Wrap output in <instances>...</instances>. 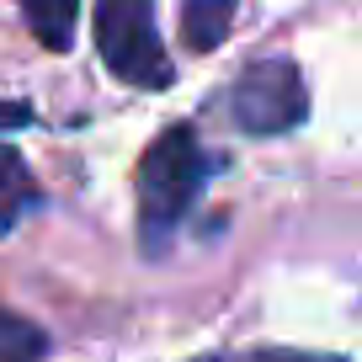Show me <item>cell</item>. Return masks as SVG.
I'll list each match as a JSON object with an SVG mask.
<instances>
[{
  "label": "cell",
  "mask_w": 362,
  "mask_h": 362,
  "mask_svg": "<svg viewBox=\"0 0 362 362\" xmlns=\"http://www.w3.org/2000/svg\"><path fill=\"white\" fill-rule=\"evenodd\" d=\"M229 117L256 139L293 134L309 117V86H304V75H298V64L283 59V54L250 64L245 75L229 86Z\"/></svg>",
  "instance_id": "obj_3"
},
{
  "label": "cell",
  "mask_w": 362,
  "mask_h": 362,
  "mask_svg": "<svg viewBox=\"0 0 362 362\" xmlns=\"http://www.w3.org/2000/svg\"><path fill=\"white\" fill-rule=\"evenodd\" d=\"M37 208V181H33V165L22 160V149L0 144V235L11 224H22V214Z\"/></svg>",
  "instance_id": "obj_4"
},
{
  "label": "cell",
  "mask_w": 362,
  "mask_h": 362,
  "mask_svg": "<svg viewBox=\"0 0 362 362\" xmlns=\"http://www.w3.org/2000/svg\"><path fill=\"white\" fill-rule=\"evenodd\" d=\"M22 16H27L33 37L48 48V54H69V43H75L80 0H22Z\"/></svg>",
  "instance_id": "obj_5"
},
{
  "label": "cell",
  "mask_w": 362,
  "mask_h": 362,
  "mask_svg": "<svg viewBox=\"0 0 362 362\" xmlns=\"http://www.w3.org/2000/svg\"><path fill=\"white\" fill-rule=\"evenodd\" d=\"M197 362H336V357H293V351H218V357H197Z\"/></svg>",
  "instance_id": "obj_8"
},
{
  "label": "cell",
  "mask_w": 362,
  "mask_h": 362,
  "mask_svg": "<svg viewBox=\"0 0 362 362\" xmlns=\"http://www.w3.org/2000/svg\"><path fill=\"white\" fill-rule=\"evenodd\" d=\"M96 54L123 86L165 90L176 80L155 27V0H96Z\"/></svg>",
  "instance_id": "obj_2"
},
{
  "label": "cell",
  "mask_w": 362,
  "mask_h": 362,
  "mask_svg": "<svg viewBox=\"0 0 362 362\" xmlns=\"http://www.w3.org/2000/svg\"><path fill=\"white\" fill-rule=\"evenodd\" d=\"M43 351H48L43 330L0 304V362H43Z\"/></svg>",
  "instance_id": "obj_7"
},
{
  "label": "cell",
  "mask_w": 362,
  "mask_h": 362,
  "mask_svg": "<svg viewBox=\"0 0 362 362\" xmlns=\"http://www.w3.org/2000/svg\"><path fill=\"white\" fill-rule=\"evenodd\" d=\"M208 181V155L203 139L187 123L165 128L149 144V155L139 160V224H144V245H165V235H176V224L187 218V208L197 203Z\"/></svg>",
  "instance_id": "obj_1"
},
{
  "label": "cell",
  "mask_w": 362,
  "mask_h": 362,
  "mask_svg": "<svg viewBox=\"0 0 362 362\" xmlns=\"http://www.w3.org/2000/svg\"><path fill=\"white\" fill-rule=\"evenodd\" d=\"M235 6H240V0H187L181 33H187V43H192V54H214V48H224L229 27H235Z\"/></svg>",
  "instance_id": "obj_6"
}]
</instances>
